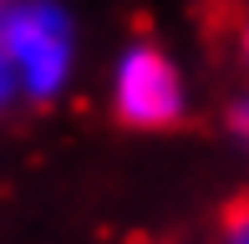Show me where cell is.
<instances>
[{"instance_id": "cell-1", "label": "cell", "mask_w": 249, "mask_h": 244, "mask_svg": "<svg viewBox=\"0 0 249 244\" xmlns=\"http://www.w3.org/2000/svg\"><path fill=\"white\" fill-rule=\"evenodd\" d=\"M71 20L51 0H5L0 5V56L26 97H56L71 71Z\"/></svg>"}, {"instance_id": "cell-2", "label": "cell", "mask_w": 249, "mask_h": 244, "mask_svg": "<svg viewBox=\"0 0 249 244\" xmlns=\"http://www.w3.org/2000/svg\"><path fill=\"white\" fill-rule=\"evenodd\" d=\"M112 102H117V117L132 127H168V122L183 117V76L163 51L132 46L117 61Z\"/></svg>"}, {"instance_id": "cell-3", "label": "cell", "mask_w": 249, "mask_h": 244, "mask_svg": "<svg viewBox=\"0 0 249 244\" xmlns=\"http://www.w3.org/2000/svg\"><path fill=\"white\" fill-rule=\"evenodd\" d=\"M224 244H249V204H239L224 219Z\"/></svg>"}, {"instance_id": "cell-4", "label": "cell", "mask_w": 249, "mask_h": 244, "mask_svg": "<svg viewBox=\"0 0 249 244\" xmlns=\"http://www.w3.org/2000/svg\"><path fill=\"white\" fill-rule=\"evenodd\" d=\"M16 92H20V87H16V71H10V61L0 56V107H5V102H10Z\"/></svg>"}, {"instance_id": "cell-5", "label": "cell", "mask_w": 249, "mask_h": 244, "mask_svg": "<svg viewBox=\"0 0 249 244\" xmlns=\"http://www.w3.org/2000/svg\"><path fill=\"white\" fill-rule=\"evenodd\" d=\"M234 127H239V132H244V138H249V102L239 107V112H234Z\"/></svg>"}, {"instance_id": "cell-6", "label": "cell", "mask_w": 249, "mask_h": 244, "mask_svg": "<svg viewBox=\"0 0 249 244\" xmlns=\"http://www.w3.org/2000/svg\"><path fill=\"white\" fill-rule=\"evenodd\" d=\"M239 46H244V66H249V26H244V36H239Z\"/></svg>"}, {"instance_id": "cell-7", "label": "cell", "mask_w": 249, "mask_h": 244, "mask_svg": "<svg viewBox=\"0 0 249 244\" xmlns=\"http://www.w3.org/2000/svg\"><path fill=\"white\" fill-rule=\"evenodd\" d=\"M239 5H249V0H239Z\"/></svg>"}]
</instances>
